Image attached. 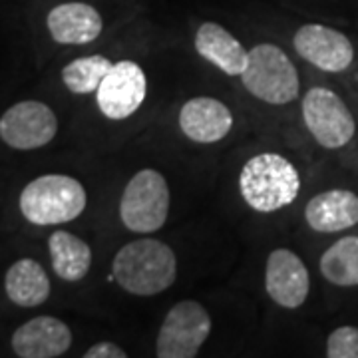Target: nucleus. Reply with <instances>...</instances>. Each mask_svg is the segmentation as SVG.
I'll list each match as a JSON object with an SVG mask.
<instances>
[{"instance_id": "nucleus-22", "label": "nucleus", "mask_w": 358, "mask_h": 358, "mask_svg": "<svg viewBox=\"0 0 358 358\" xmlns=\"http://www.w3.org/2000/svg\"><path fill=\"white\" fill-rule=\"evenodd\" d=\"M128 352L122 346L114 345V343H98V345L90 346L88 350L84 352V358H126Z\"/></svg>"}, {"instance_id": "nucleus-19", "label": "nucleus", "mask_w": 358, "mask_h": 358, "mask_svg": "<svg viewBox=\"0 0 358 358\" xmlns=\"http://www.w3.org/2000/svg\"><path fill=\"white\" fill-rule=\"evenodd\" d=\"M320 273L336 287L358 285V237H343L333 243L320 257Z\"/></svg>"}, {"instance_id": "nucleus-6", "label": "nucleus", "mask_w": 358, "mask_h": 358, "mask_svg": "<svg viewBox=\"0 0 358 358\" xmlns=\"http://www.w3.org/2000/svg\"><path fill=\"white\" fill-rule=\"evenodd\" d=\"M211 334V317L197 301H179L159 327L155 352L159 358H193Z\"/></svg>"}, {"instance_id": "nucleus-15", "label": "nucleus", "mask_w": 358, "mask_h": 358, "mask_svg": "<svg viewBox=\"0 0 358 358\" xmlns=\"http://www.w3.org/2000/svg\"><path fill=\"white\" fill-rule=\"evenodd\" d=\"M308 227L319 233H336L358 223V195L348 189H329L315 195L305 207Z\"/></svg>"}, {"instance_id": "nucleus-11", "label": "nucleus", "mask_w": 358, "mask_h": 358, "mask_svg": "<svg viewBox=\"0 0 358 358\" xmlns=\"http://www.w3.org/2000/svg\"><path fill=\"white\" fill-rule=\"evenodd\" d=\"M265 289L273 303L282 308H299L307 301L310 279L305 263L291 249L271 251L265 268Z\"/></svg>"}, {"instance_id": "nucleus-18", "label": "nucleus", "mask_w": 358, "mask_h": 358, "mask_svg": "<svg viewBox=\"0 0 358 358\" xmlns=\"http://www.w3.org/2000/svg\"><path fill=\"white\" fill-rule=\"evenodd\" d=\"M52 268L54 273L68 282L82 281L92 267V249L90 245L68 231H54L48 239Z\"/></svg>"}, {"instance_id": "nucleus-17", "label": "nucleus", "mask_w": 358, "mask_h": 358, "mask_svg": "<svg viewBox=\"0 0 358 358\" xmlns=\"http://www.w3.org/2000/svg\"><path fill=\"white\" fill-rule=\"evenodd\" d=\"M4 291L14 305L24 308L40 307L48 301L52 291L46 268L38 261L24 257L10 265L4 277Z\"/></svg>"}, {"instance_id": "nucleus-13", "label": "nucleus", "mask_w": 358, "mask_h": 358, "mask_svg": "<svg viewBox=\"0 0 358 358\" xmlns=\"http://www.w3.org/2000/svg\"><path fill=\"white\" fill-rule=\"evenodd\" d=\"M179 128L197 143H215L233 128V114L223 102L209 96L192 98L179 110Z\"/></svg>"}, {"instance_id": "nucleus-21", "label": "nucleus", "mask_w": 358, "mask_h": 358, "mask_svg": "<svg viewBox=\"0 0 358 358\" xmlns=\"http://www.w3.org/2000/svg\"><path fill=\"white\" fill-rule=\"evenodd\" d=\"M327 357L329 358H358V329L357 327H341L329 334L327 341Z\"/></svg>"}, {"instance_id": "nucleus-2", "label": "nucleus", "mask_w": 358, "mask_h": 358, "mask_svg": "<svg viewBox=\"0 0 358 358\" xmlns=\"http://www.w3.org/2000/svg\"><path fill=\"white\" fill-rule=\"evenodd\" d=\"M239 192L245 203L259 213H273L291 205L301 192L296 167L279 154L251 157L239 173Z\"/></svg>"}, {"instance_id": "nucleus-1", "label": "nucleus", "mask_w": 358, "mask_h": 358, "mask_svg": "<svg viewBox=\"0 0 358 358\" xmlns=\"http://www.w3.org/2000/svg\"><path fill=\"white\" fill-rule=\"evenodd\" d=\"M115 282L131 294L154 296L178 279V259L159 239H138L124 245L112 261Z\"/></svg>"}, {"instance_id": "nucleus-14", "label": "nucleus", "mask_w": 358, "mask_h": 358, "mask_svg": "<svg viewBox=\"0 0 358 358\" xmlns=\"http://www.w3.org/2000/svg\"><path fill=\"white\" fill-rule=\"evenodd\" d=\"M48 32L58 44L82 46L102 34V16L86 2H64L54 6L46 16Z\"/></svg>"}, {"instance_id": "nucleus-7", "label": "nucleus", "mask_w": 358, "mask_h": 358, "mask_svg": "<svg viewBox=\"0 0 358 358\" xmlns=\"http://www.w3.org/2000/svg\"><path fill=\"white\" fill-rule=\"evenodd\" d=\"M303 120L310 136L327 150H338L355 138L357 122L341 96L329 88H310L303 98Z\"/></svg>"}, {"instance_id": "nucleus-9", "label": "nucleus", "mask_w": 358, "mask_h": 358, "mask_svg": "<svg viewBox=\"0 0 358 358\" xmlns=\"http://www.w3.org/2000/svg\"><path fill=\"white\" fill-rule=\"evenodd\" d=\"M148 78L140 64L120 60L112 66L96 92L98 108L110 120H126L134 115L145 100Z\"/></svg>"}, {"instance_id": "nucleus-12", "label": "nucleus", "mask_w": 358, "mask_h": 358, "mask_svg": "<svg viewBox=\"0 0 358 358\" xmlns=\"http://www.w3.org/2000/svg\"><path fill=\"white\" fill-rule=\"evenodd\" d=\"M10 345L20 358L62 357L72 346V331L56 317H36L14 331Z\"/></svg>"}, {"instance_id": "nucleus-16", "label": "nucleus", "mask_w": 358, "mask_h": 358, "mask_svg": "<svg viewBox=\"0 0 358 358\" xmlns=\"http://www.w3.org/2000/svg\"><path fill=\"white\" fill-rule=\"evenodd\" d=\"M195 50L209 64L217 66L227 76H241L249 50L217 22H203L195 32Z\"/></svg>"}, {"instance_id": "nucleus-5", "label": "nucleus", "mask_w": 358, "mask_h": 358, "mask_svg": "<svg viewBox=\"0 0 358 358\" xmlns=\"http://www.w3.org/2000/svg\"><path fill=\"white\" fill-rule=\"evenodd\" d=\"M169 187L155 169H141L129 179L120 199V217L126 229L148 235L162 229L169 215Z\"/></svg>"}, {"instance_id": "nucleus-20", "label": "nucleus", "mask_w": 358, "mask_h": 358, "mask_svg": "<svg viewBox=\"0 0 358 358\" xmlns=\"http://www.w3.org/2000/svg\"><path fill=\"white\" fill-rule=\"evenodd\" d=\"M114 62H110L102 54H90L72 60L62 68V82L72 94L84 96L98 92L102 80L108 76Z\"/></svg>"}, {"instance_id": "nucleus-3", "label": "nucleus", "mask_w": 358, "mask_h": 358, "mask_svg": "<svg viewBox=\"0 0 358 358\" xmlns=\"http://www.w3.org/2000/svg\"><path fill=\"white\" fill-rule=\"evenodd\" d=\"M86 189L78 179L62 173H48L26 185L18 207L32 225H60L80 217L86 209Z\"/></svg>"}, {"instance_id": "nucleus-10", "label": "nucleus", "mask_w": 358, "mask_h": 358, "mask_svg": "<svg viewBox=\"0 0 358 358\" xmlns=\"http://www.w3.org/2000/svg\"><path fill=\"white\" fill-rule=\"evenodd\" d=\"M296 54L324 72H345L355 60L352 42L343 32L322 24H305L294 32Z\"/></svg>"}, {"instance_id": "nucleus-8", "label": "nucleus", "mask_w": 358, "mask_h": 358, "mask_svg": "<svg viewBox=\"0 0 358 358\" xmlns=\"http://www.w3.org/2000/svg\"><path fill=\"white\" fill-rule=\"evenodd\" d=\"M58 117L50 106L24 100L10 106L0 117V140L13 150H38L54 140Z\"/></svg>"}, {"instance_id": "nucleus-4", "label": "nucleus", "mask_w": 358, "mask_h": 358, "mask_svg": "<svg viewBox=\"0 0 358 358\" xmlns=\"http://www.w3.org/2000/svg\"><path fill=\"white\" fill-rule=\"evenodd\" d=\"M241 80L255 98L273 106L293 102L301 92L299 72L277 44H257L251 48Z\"/></svg>"}]
</instances>
